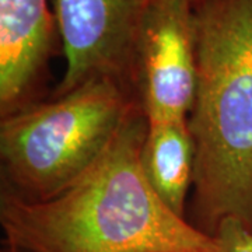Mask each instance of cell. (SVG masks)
Masks as SVG:
<instances>
[{
    "label": "cell",
    "instance_id": "9",
    "mask_svg": "<svg viewBox=\"0 0 252 252\" xmlns=\"http://www.w3.org/2000/svg\"><path fill=\"white\" fill-rule=\"evenodd\" d=\"M0 252H24V251H21V250H18V248H14V247H10V245H6V244H4Z\"/></svg>",
    "mask_w": 252,
    "mask_h": 252
},
{
    "label": "cell",
    "instance_id": "4",
    "mask_svg": "<svg viewBox=\"0 0 252 252\" xmlns=\"http://www.w3.org/2000/svg\"><path fill=\"white\" fill-rule=\"evenodd\" d=\"M132 86L149 122L188 119L196 87L189 0H150L136 38Z\"/></svg>",
    "mask_w": 252,
    "mask_h": 252
},
{
    "label": "cell",
    "instance_id": "3",
    "mask_svg": "<svg viewBox=\"0 0 252 252\" xmlns=\"http://www.w3.org/2000/svg\"><path fill=\"white\" fill-rule=\"evenodd\" d=\"M137 109L132 87L97 77L3 117L0 158L7 189L27 200L61 193L105 154Z\"/></svg>",
    "mask_w": 252,
    "mask_h": 252
},
{
    "label": "cell",
    "instance_id": "5",
    "mask_svg": "<svg viewBox=\"0 0 252 252\" xmlns=\"http://www.w3.org/2000/svg\"><path fill=\"white\" fill-rule=\"evenodd\" d=\"M51 1L66 59L55 97L97 77H112L133 89L136 38L150 0Z\"/></svg>",
    "mask_w": 252,
    "mask_h": 252
},
{
    "label": "cell",
    "instance_id": "2",
    "mask_svg": "<svg viewBox=\"0 0 252 252\" xmlns=\"http://www.w3.org/2000/svg\"><path fill=\"white\" fill-rule=\"evenodd\" d=\"M193 26L190 224L212 237L227 217L252 225V0H200Z\"/></svg>",
    "mask_w": 252,
    "mask_h": 252
},
{
    "label": "cell",
    "instance_id": "7",
    "mask_svg": "<svg viewBox=\"0 0 252 252\" xmlns=\"http://www.w3.org/2000/svg\"><path fill=\"white\" fill-rule=\"evenodd\" d=\"M140 167L158 199L174 215L185 219L187 198L195 175V144L188 119L149 122Z\"/></svg>",
    "mask_w": 252,
    "mask_h": 252
},
{
    "label": "cell",
    "instance_id": "6",
    "mask_svg": "<svg viewBox=\"0 0 252 252\" xmlns=\"http://www.w3.org/2000/svg\"><path fill=\"white\" fill-rule=\"evenodd\" d=\"M58 27L48 0H0V112L27 107L54 52Z\"/></svg>",
    "mask_w": 252,
    "mask_h": 252
},
{
    "label": "cell",
    "instance_id": "8",
    "mask_svg": "<svg viewBox=\"0 0 252 252\" xmlns=\"http://www.w3.org/2000/svg\"><path fill=\"white\" fill-rule=\"evenodd\" d=\"M212 238L217 252H252V225L234 217L221 220Z\"/></svg>",
    "mask_w": 252,
    "mask_h": 252
},
{
    "label": "cell",
    "instance_id": "10",
    "mask_svg": "<svg viewBox=\"0 0 252 252\" xmlns=\"http://www.w3.org/2000/svg\"><path fill=\"white\" fill-rule=\"evenodd\" d=\"M189 1H190V3H192V6H193V4H196V3L200 1V0H189Z\"/></svg>",
    "mask_w": 252,
    "mask_h": 252
},
{
    "label": "cell",
    "instance_id": "1",
    "mask_svg": "<svg viewBox=\"0 0 252 252\" xmlns=\"http://www.w3.org/2000/svg\"><path fill=\"white\" fill-rule=\"evenodd\" d=\"M147 126L137 109L98 161L52 198L3 189L4 244L24 252H217L210 235L174 215L149 185L140 167Z\"/></svg>",
    "mask_w": 252,
    "mask_h": 252
}]
</instances>
